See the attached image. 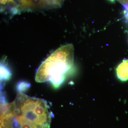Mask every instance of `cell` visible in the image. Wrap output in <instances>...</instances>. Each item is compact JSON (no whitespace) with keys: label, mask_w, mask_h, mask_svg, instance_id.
Returning a JSON list of instances; mask_svg holds the SVG:
<instances>
[{"label":"cell","mask_w":128,"mask_h":128,"mask_svg":"<svg viewBox=\"0 0 128 128\" xmlns=\"http://www.w3.org/2000/svg\"><path fill=\"white\" fill-rule=\"evenodd\" d=\"M0 117L12 128L29 124L37 128H50L53 114L45 100L20 92L13 102L1 103Z\"/></svg>","instance_id":"obj_1"},{"label":"cell","mask_w":128,"mask_h":128,"mask_svg":"<svg viewBox=\"0 0 128 128\" xmlns=\"http://www.w3.org/2000/svg\"><path fill=\"white\" fill-rule=\"evenodd\" d=\"M74 55L72 44L60 47L42 62L36 72L35 81L49 82L55 88L59 87L73 66Z\"/></svg>","instance_id":"obj_2"},{"label":"cell","mask_w":128,"mask_h":128,"mask_svg":"<svg viewBox=\"0 0 128 128\" xmlns=\"http://www.w3.org/2000/svg\"><path fill=\"white\" fill-rule=\"evenodd\" d=\"M117 76L122 81L128 80V60H123L117 67Z\"/></svg>","instance_id":"obj_3"},{"label":"cell","mask_w":128,"mask_h":128,"mask_svg":"<svg viewBox=\"0 0 128 128\" xmlns=\"http://www.w3.org/2000/svg\"><path fill=\"white\" fill-rule=\"evenodd\" d=\"M11 73L7 66L4 64H1L0 78L1 80H7L10 77Z\"/></svg>","instance_id":"obj_4"},{"label":"cell","mask_w":128,"mask_h":128,"mask_svg":"<svg viewBox=\"0 0 128 128\" xmlns=\"http://www.w3.org/2000/svg\"><path fill=\"white\" fill-rule=\"evenodd\" d=\"M123 6L124 10H128V0H118Z\"/></svg>","instance_id":"obj_5"},{"label":"cell","mask_w":128,"mask_h":128,"mask_svg":"<svg viewBox=\"0 0 128 128\" xmlns=\"http://www.w3.org/2000/svg\"><path fill=\"white\" fill-rule=\"evenodd\" d=\"M28 85L27 83L25 82H22L19 86H18V89L19 91H22V90H24L25 89H26L28 88V86H30Z\"/></svg>","instance_id":"obj_6"},{"label":"cell","mask_w":128,"mask_h":128,"mask_svg":"<svg viewBox=\"0 0 128 128\" xmlns=\"http://www.w3.org/2000/svg\"><path fill=\"white\" fill-rule=\"evenodd\" d=\"M108 0L110 1V2H115V0Z\"/></svg>","instance_id":"obj_7"}]
</instances>
